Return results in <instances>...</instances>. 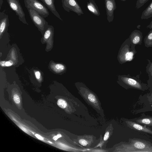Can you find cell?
<instances>
[{
  "label": "cell",
  "instance_id": "31",
  "mask_svg": "<svg viewBox=\"0 0 152 152\" xmlns=\"http://www.w3.org/2000/svg\"><path fill=\"white\" fill-rule=\"evenodd\" d=\"M11 57H12V58H13V59H15V53H12V52L11 53Z\"/></svg>",
  "mask_w": 152,
  "mask_h": 152
},
{
  "label": "cell",
  "instance_id": "5",
  "mask_svg": "<svg viewBox=\"0 0 152 152\" xmlns=\"http://www.w3.org/2000/svg\"><path fill=\"white\" fill-rule=\"evenodd\" d=\"M11 9L15 13L18 18L23 23L28 25L26 21L25 15L19 0H7Z\"/></svg>",
  "mask_w": 152,
  "mask_h": 152
},
{
  "label": "cell",
  "instance_id": "21",
  "mask_svg": "<svg viewBox=\"0 0 152 152\" xmlns=\"http://www.w3.org/2000/svg\"><path fill=\"white\" fill-rule=\"evenodd\" d=\"M34 74L36 79L39 81H41L42 77L40 72L38 70H35Z\"/></svg>",
  "mask_w": 152,
  "mask_h": 152
},
{
  "label": "cell",
  "instance_id": "33",
  "mask_svg": "<svg viewBox=\"0 0 152 152\" xmlns=\"http://www.w3.org/2000/svg\"><path fill=\"white\" fill-rule=\"evenodd\" d=\"M21 129H22L23 131L26 132H27L26 130L22 126L20 127Z\"/></svg>",
  "mask_w": 152,
  "mask_h": 152
},
{
  "label": "cell",
  "instance_id": "23",
  "mask_svg": "<svg viewBox=\"0 0 152 152\" xmlns=\"http://www.w3.org/2000/svg\"><path fill=\"white\" fill-rule=\"evenodd\" d=\"M13 99L16 104H18L20 102V99L19 96L17 94H15L13 96Z\"/></svg>",
  "mask_w": 152,
  "mask_h": 152
},
{
  "label": "cell",
  "instance_id": "4",
  "mask_svg": "<svg viewBox=\"0 0 152 152\" xmlns=\"http://www.w3.org/2000/svg\"><path fill=\"white\" fill-rule=\"evenodd\" d=\"M25 6L27 9L32 8L44 18L49 15L48 8L38 0H23Z\"/></svg>",
  "mask_w": 152,
  "mask_h": 152
},
{
  "label": "cell",
  "instance_id": "27",
  "mask_svg": "<svg viewBox=\"0 0 152 152\" xmlns=\"http://www.w3.org/2000/svg\"><path fill=\"white\" fill-rule=\"evenodd\" d=\"M61 135L60 134H58L57 135L54 136L53 137V139L55 140H56L58 138L61 137Z\"/></svg>",
  "mask_w": 152,
  "mask_h": 152
},
{
  "label": "cell",
  "instance_id": "2",
  "mask_svg": "<svg viewBox=\"0 0 152 152\" xmlns=\"http://www.w3.org/2000/svg\"><path fill=\"white\" fill-rule=\"evenodd\" d=\"M118 82L126 88H133L143 91L148 88L147 85L142 83L137 77L129 75H119Z\"/></svg>",
  "mask_w": 152,
  "mask_h": 152
},
{
  "label": "cell",
  "instance_id": "13",
  "mask_svg": "<svg viewBox=\"0 0 152 152\" xmlns=\"http://www.w3.org/2000/svg\"><path fill=\"white\" fill-rule=\"evenodd\" d=\"M50 69L54 72L59 73L63 72L65 69V67L63 64L60 63L52 62L50 63Z\"/></svg>",
  "mask_w": 152,
  "mask_h": 152
},
{
  "label": "cell",
  "instance_id": "12",
  "mask_svg": "<svg viewBox=\"0 0 152 152\" xmlns=\"http://www.w3.org/2000/svg\"><path fill=\"white\" fill-rule=\"evenodd\" d=\"M148 63L146 67V71L148 74L149 79L147 80L148 87H152V62L149 59H147Z\"/></svg>",
  "mask_w": 152,
  "mask_h": 152
},
{
  "label": "cell",
  "instance_id": "8",
  "mask_svg": "<svg viewBox=\"0 0 152 152\" xmlns=\"http://www.w3.org/2000/svg\"><path fill=\"white\" fill-rule=\"evenodd\" d=\"M54 29L53 26L48 25L43 33V42H47V48L52 47L53 44L52 38L54 34Z\"/></svg>",
  "mask_w": 152,
  "mask_h": 152
},
{
  "label": "cell",
  "instance_id": "22",
  "mask_svg": "<svg viewBox=\"0 0 152 152\" xmlns=\"http://www.w3.org/2000/svg\"><path fill=\"white\" fill-rule=\"evenodd\" d=\"M152 120L148 118H144L140 120H139L138 122L146 124H152L151 122Z\"/></svg>",
  "mask_w": 152,
  "mask_h": 152
},
{
  "label": "cell",
  "instance_id": "26",
  "mask_svg": "<svg viewBox=\"0 0 152 152\" xmlns=\"http://www.w3.org/2000/svg\"><path fill=\"white\" fill-rule=\"evenodd\" d=\"M110 136V133L108 131L107 132L104 137V140L106 141L107 140Z\"/></svg>",
  "mask_w": 152,
  "mask_h": 152
},
{
  "label": "cell",
  "instance_id": "34",
  "mask_svg": "<svg viewBox=\"0 0 152 152\" xmlns=\"http://www.w3.org/2000/svg\"><path fill=\"white\" fill-rule=\"evenodd\" d=\"M140 25H138V26H137V28L139 29L140 28Z\"/></svg>",
  "mask_w": 152,
  "mask_h": 152
},
{
  "label": "cell",
  "instance_id": "3",
  "mask_svg": "<svg viewBox=\"0 0 152 152\" xmlns=\"http://www.w3.org/2000/svg\"><path fill=\"white\" fill-rule=\"evenodd\" d=\"M30 17L33 23L38 30L43 34L48 26L44 18L32 8H27Z\"/></svg>",
  "mask_w": 152,
  "mask_h": 152
},
{
  "label": "cell",
  "instance_id": "17",
  "mask_svg": "<svg viewBox=\"0 0 152 152\" xmlns=\"http://www.w3.org/2000/svg\"><path fill=\"white\" fill-rule=\"evenodd\" d=\"M57 104L59 107L62 108H65L67 105L66 102L62 99H60L58 100Z\"/></svg>",
  "mask_w": 152,
  "mask_h": 152
},
{
  "label": "cell",
  "instance_id": "29",
  "mask_svg": "<svg viewBox=\"0 0 152 152\" xmlns=\"http://www.w3.org/2000/svg\"><path fill=\"white\" fill-rule=\"evenodd\" d=\"M35 136L38 138V139L41 140H43V138L40 135H39L38 134H36L35 135Z\"/></svg>",
  "mask_w": 152,
  "mask_h": 152
},
{
  "label": "cell",
  "instance_id": "15",
  "mask_svg": "<svg viewBox=\"0 0 152 152\" xmlns=\"http://www.w3.org/2000/svg\"><path fill=\"white\" fill-rule=\"evenodd\" d=\"M144 41L145 47H152V30H151L145 36Z\"/></svg>",
  "mask_w": 152,
  "mask_h": 152
},
{
  "label": "cell",
  "instance_id": "35",
  "mask_svg": "<svg viewBox=\"0 0 152 152\" xmlns=\"http://www.w3.org/2000/svg\"><path fill=\"white\" fill-rule=\"evenodd\" d=\"M121 0L123 1H126V0Z\"/></svg>",
  "mask_w": 152,
  "mask_h": 152
},
{
  "label": "cell",
  "instance_id": "10",
  "mask_svg": "<svg viewBox=\"0 0 152 152\" xmlns=\"http://www.w3.org/2000/svg\"><path fill=\"white\" fill-rule=\"evenodd\" d=\"M48 9L56 17L62 20L60 16L56 10L54 0H40Z\"/></svg>",
  "mask_w": 152,
  "mask_h": 152
},
{
  "label": "cell",
  "instance_id": "20",
  "mask_svg": "<svg viewBox=\"0 0 152 152\" xmlns=\"http://www.w3.org/2000/svg\"><path fill=\"white\" fill-rule=\"evenodd\" d=\"M134 147L138 149H142L145 148V144L140 142H136L134 144Z\"/></svg>",
  "mask_w": 152,
  "mask_h": 152
},
{
  "label": "cell",
  "instance_id": "28",
  "mask_svg": "<svg viewBox=\"0 0 152 152\" xmlns=\"http://www.w3.org/2000/svg\"><path fill=\"white\" fill-rule=\"evenodd\" d=\"M5 62L6 61H1L0 62V66L2 67H5Z\"/></svg>",
  "mask_w": 152,
  "mask_h": 152
},
{
  "label": "cell",
  "instance_id": "25",
  "mask_svg": "<svg viewBox=\"0 0 152 152\" xmlns=\"http://www.w3.org/2000/svg\"><path fill=\"white\" fill-rule=\"evenodd\" d=\"M13 64V62L12 60H9L6 61L5 62V66L9 67L12 65Z\"/></svg>",
  "mask_w": 152,
  "mask_h": 152
},
{
  "label": "cell",
  "instance_id": "19",
  "mask_svg": "<svg viewBox=\"0 0 152 152\" xmlns=\"http://www.w3.org/2000/svg\"><path fill=\"white\" fill-rule=\"evenodd\" d=\"M88 99L91 102L94 103L96 102V96L92 94L89 93L87 96Z\"/></svg>",
  "mask_w": 152,
  "mask_h": 152
},
{
  "label": "cell",
  "instance_id": "6",
  "mask_svg": "<svg viewBox=\"0 0 152 152\" xmlns=\"http://www.w3.org/2000/svg\"><path fill=\"white\" fill-rule=\"evenodd\" d=\"M62 6L64 10L68 12L72 11L78 15L83 14V12L76 0H62Z\"/></svg>",
  "mask_w": 152,
  "mask_h": 152
},
{
  "label": "cell",
  "instance_id": "14",
  "mask_svg": "<svg viewBox=\"0 0 152 152\" xmlns=\"http://www.w3.org/2000/svg\"><path fill=\"white\" fill-rule=\"evenodd\" d=\"M152 17V1L142 12L141 16L142 19H147Z\"/></svg>",
  "mask_w": 152,
  "mask_h": 152
},
{
  "label": "cell",
  "instance_id": "32",
  "mask_svg": "<svg viewBox=\"0 0 152 152\" xmlns=\"http://www.w3.org/2000/svg\"><path fill=\"white\" fill-rule=\"evenodd\" d=\"M3 3V0H0V10L1 9V7Z\"/></svg>",
  "mask_w": 152,
  "mask_h": 152
},
{
  "label": "cell",
  "instance_id": "11",
  "mask_svg": "<svg viewBox=\"0 0 152 152\" xmlns=\"http://www.w3.org/2000/svg\"><path fill=\"white\" fill-rule=\"evenodd\" d=\"M87 7L88 10L93 14L99 16L100 13L98 6L94 0H90L87 3Z\"/></svg>",
  "mask_w": 152,
  "mask_h": 152
},
{
  "label": "cell",
  "instance_id": "16",
  "mask_svg": "<svg viewBox=\"0 0 152 152\" xmlns=\"http://www.w3.org/2000/svg\"><path fill=\"white\" fill-rule=\"evenodd\" d=\"M128 123L132 127L137 130L152 134L151 130L138 124L131 122H129Z\"/></svg>",
  "mask_w": 152,
  "mask_h": 152
},
{
  "label": "cell",
  "instance_id": "30",
  "mask_svg": "<svg viewBox=\"0 0 152 152\" xmlns=\"http://www.w3.org/2000/svg\"><path fill=\"white\" fill-rule=\"evenodd\" d=\"M147 28L151 29H152V21L151 22L150 24L147 26Z\"/></svg>",
  "mask_w": 152,
  "mask_h": 152
},
{
  "label": "cell",
  "instance_id": "7",
  "mask_svg": "<svg viewBox=\"0 0 152 152\" xmlns=\"http://www.w3.org/2000/svg\"><path fill=\"white\" fill-rule=\"evenodd\" d=\"M107 20L109 22L113 21L114 11L116 8L115 0H104Z\"/></svg>",
  "mask_w": 152,
  "mask_h": 152
},
{
  "label": "cell",
  "instance_id": "1",
  "mask_svg": "<svg viewBox=\"0 0 152 152\" xmlns=\"http://www.w3.org/2000/svg\"><path fill=\"white\" fill-rule=\"evenodd\" d=\"M135 46L131 45L130 39H126L121 46L118 55V60L120 63L124 64L132 61L137 53Z\"/></svg>",
  "mask_w": 152,
  "mask_h": 152
},
{
  "label": "cell",
  "instance_id": "18",
  "mask_svg": "<svg viewBox=\"0 0 152 152\" xmlns=\"http://www.w3.org/2000/svg\"><path fill=\"white\" fill-rule=\"evenodd\" d=\"M149 0H137L136 8L138 9L141 7Z\"/></svg>",
  "mask_w": 152,
  "mask_h": 152
},
{
  "label": "cell",
  "instance_id": "9",
  "mask_svg": "<svg viewBox=\"0 0 152 152\" xmlns=\"http://www.w3.org/2000/svg\"><path fill=\"white\" fill-rule=\"evenodd\" d=\"M142 38V33L137 30H135L132 31L129 38L131 45L135 46L137 45H141Z\"/></svg>",
  "mask_w": 152,
  "mask_h": 152
},
{
  "label": "cell",
  "instance_id": "24",
  "mask_svg": "<svg viewBox=\"0 0 152 152\" xmlns=\"http://www.w3.org/2000/svg\"><path fill=\"white\" fill-rule=\"evenodd\" d=\"M79 143L84 146H86L88 145V142L85 140L83 139H81L79 140Z\"/></svg>",
  "mask_w": 152,
  "mask_h": 152
}]
</instances>
